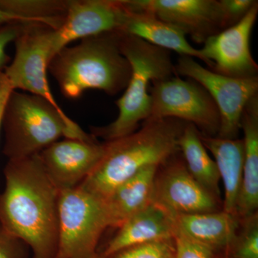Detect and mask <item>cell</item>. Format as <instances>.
<instances>
[{"label": "cell", "mask_w": 258, "mask_h": 258, "mask_svg": "<svg viewBox=\"0 0 258 258\" xmlns=\"http://www.w3.org/2000/svg\"><path fill=\"white\" fill-rule=\"evenodd\" d=\"M176 230L208 246L217 253H226L240 225V218L223 210L176 215Z\"/></svg>", "instance_id": "e0dca14e"}, {"label": "cell", "mask_w": 258, "mask_h": 258, "mask_svg": "<svg viewBox=\"0 0 258 258\" xmlns=\"http://www.w3.org/2000/svg\"><path fill=\"white\" fill-rule=\"evenodd\" d=\"M118 44L122 55L130 64L132 74L124 93L115 102L118 108L115 120L105 126L91 127L93 137L106 142L138 130L139 123L150 115L151 83L176 75L170 51L122 32Z\"/></svg>", "instance_id": "5b68a950"}, {"label": "cell", "mask_w": 258, "mask_h": 258, "mask_svg": "<svg viewBox=\"0 0 258 258\" xmlns=\"http://www.w3.org/2000/svg\"><path fill=\"white\" fill-rule=\"evenodd\" d=\"M106 144L96 139L81 140L64 138L39 153L47 175L59 190L79 186L99 164Z\"/></svg>", "instance_id": "5bb4252c"}, {"label": "cell", "mask_w": 258, "mask_h": 258, "mask_svg": "<svg viewBox=\"0 0 258 258\" xmlns=\"http://www.w3.org/2000/svg\"><path fill=\"white\" fill-rule=\"evenodd\" d=\"M149 93L152 103L148 119L176 118L195 125L204 135L217 137L220 113L201 85L193 80L173 76L154 81Z\"/></svg>", "instance_id": "52a82bcc"}, {"label": "cell", "mask_w": 258, "mask_h": 258, "mask_svg": "<svg viewBox=\"0 0 258 258\" xmlns=\"http://www.w3.org/2000/svg\"><path fill=\"white\" fill-rule=\"evenodd\" d=\"M119 34L111 32L83 39L52 57L47 71L64 97L76 99L88 90H99L113 96L125 89L132 69L120 52Z\"/></svg>", "instance_id": "3957f363"}, {"label": "cell", "mask_w": 258, "mask_h": 258, "mask_svg": "<svg viewBox=\"0 0 258 258\" xmlns=\"http://www.w3.org/2000/svg\"><path fill=\"white\" fill-rule=\"evenodd\" d=\"M225 257L258 258L257 212L240 219L239 230Z\"/></svg>", "instance_id": "603a6c76"}, {"label": "cell", "mask_w": 258, "mask_h": 258, "mask_svg": "<svg viewBox=\"0 0 258 258\" xmlns=\"http://www.w3.org/2000/svg\"><path fill=\"white\" fill-rule=\"evenodd\" d=\"M96 258H98V257H97Z\"/></svg>", "instance_id": "4dcf8cb0"}, {"label": "cell", "mask_w": 258, "mask_h": 258, "mask_svg": "<svg viewBox=\"0 0 258 258\" xmlns=\"http://www.w3.org/2000/svg\"><path fill=\"white\" fill-rule=\"evenodd\" d=\"M108 227L103 200L80 185L60 190L55 258H96L97 246Z\"/></svg>", "instance_id": "8992f818"}, {"label": "cell", "mask_w": 258, "mask_h": 258, "mask_svg": "<svg viewBox=\"0 0 258 258\" xmlns=\"http://www.w3.org/2000/svg\"><path fill=\"white\" fill-rule=\"evenodd\" d=\"M28 23V22H27L24 19L16 16V15L11 14V13L5 11L4 10L0 8V26L12 23Z\"/></svg>", "instance_id": "f546056e"}, {"label": "cell", "mask_w": 258, "mask_h": 258, "mask_svg": "<svg viewBox=\"0 0 258 258\" xmlns=\"http://www.w3.org/2000/svg\"><path fill=\"white\" fill-rule=\"evenodd\" d=\"M127 9L128 15L122 32L166 50L174 51L180 56L200 59L208 66V62L200 50L190 45L186 35L179 29L149 12Z\"/></svg>", "instance_id": "ac0fdd59"}, {"label": "cell", "mask_w": 258, "mask_h": 258, "mask_svg": "<svg viewBox=\"0 0 258 258\" xmlns=\"http://www.w3.org/2000/svg\"><path fill=\"white\" fill-rule=\"evenodd\" d=\"M221 8L223 30L230 28L245 17L257 1L255 0H219Z\"/></svg>", "instance_id": "484cf974"}, {"label": "cell", "mask_w": 258, "mask_h": 258, "mask_svg": "<svg viewBox=\"0 0 258 258\" xmlns=\"http://www.w3.org/2000/svg\"><path fill=\"white\" fill-rule=\"evenodd\" d=\"M186 122L176 118L147 119L142 128L105 142L104 155L80 184L101 200L149 166H160L179 152L178 141Z\"/></svg>", "instance_id": "7a4b0ae2"}, {"label": "cell", "mask_w": 258, "mask_h": 258, "mask_svg": "<svg viewBox=\"0 0 258 258\" xmlns=\"http://www.w3.org/2000/svg\"><path fill=\"white\" fill-rule=\"evenodd\" d=\"M110 258H175L174 240L134 246L117 252Z\"/></svg>", "instance_id": "cb8c5ba5"}, {"label": "cell", "mask_w": 258, "mask_h": 258, "mask_svg": "<svg viewBox=\"0 0 258 258\" xmlns=\"http://www.w3.org/2000/svg\"><path fill=\"white\" fill-rule=\"evenodd\" d=\"M69 1L0 0V8L28 23H41L57 30L63 23Z\"/></svg>", "instance_id": "7402d4cb"}, {"label": "cell", "mask_w": 258, "mask_h": 258, "mask_svg": "<svg viewBox=\"0 0 258 258\" xmlns=\"http://www.w3.org/2000/svg\"><path fill=\"white\" fill-rule=\"evenodd\" d=\"M200 134L195 125L186 123L178 141L179 152L191 175L205 189L220 199V177L216 163L209 155Z\"/></svg>", "instance_id": "44dd1931"}, {"label": "cell", "mask_w": 258, "mask_h": 258, "mask_svg": "<svg viewBox=\"0 0 258 258\" xmlns=\"http://www.w3.org/2000/svg\"><path fill=\"white\" fill-rule=\"evenodd\" d=\"M177 154L158 169L153 203L174 217L222 210L220 199L205 189L191 175L182 157H178Z\"/></svg>", "instance_id": "30bf717a"}, {"label": "cell", "mask_w": 258, "mask_h": 258, "mask_svg": "<svg viewBox=\"0 0 258 258\" xmlns=\"http://www.w3.org/2000/svg\"><path fill=\"white\" fill-rule=\"evenodd\" d=\"M128 10L124 0H71L60 28L54 30L51 59L75 40L122 32Z\"/></svg>", "instance_id": "8fae6325"}, {"label": "cell", "mask_w": 258, "mask_h": 258, "mask_svg": "<svg viewBox=\"0 0 258 258\" xmlns=\"http://www.w3.org/2000/svg\"><path fill=\"white\" fill-rule=\"evenodd\" d=\"M200 134L204 146L213 156L220 180L223 183L225 198L222 203V210L237 215L236 208L243 173L244 147L242 139L232 140L210 137L201 133Z\"/></svg>", "instance_id": "d6986e66"}, {"label": "cell", "mask_w": 258, "mask_h": 258, "mask_svg": "<svg viewBox=\"0 0 258 258\" xmlns=\"http://www.w3.org/2000/svg\"><path fill=\"white\" fill-rule=\"evenodd\" d=\"M14 91L12 88L10 81L7 79L3 71H0V130L3 123V113L7 101L12 91Z\"/></svg>", "instance_id": "f1b7e54d"}, {"label": "cell", "mask_w": 258, "mask_h": 258, "mask_svg": "<svg viewBox=\"0 0 258 258\" xmlns=\"http://www.w3.org/2000/svg\"><path fill=\"white\" fill-rule=\"evenodd\" d=\"M159 167L145 168L115 188L104 200L110 227L118 228L129 217L153 203Z\"/></svg>", "instance_id": "ffe728a7"}, {"label": "cell", "mask_w": 258, "mask_h": 258, "mask_svg": "<svg viewBox=\"0 0 258 258\" xmlns=\"http://www.w3.org/2000/svg\"><path fill=\"white\" fill-rule=\"evenodd\" d=\"M258 14V2L238 23L207 39L202 55L210 70L237 78L257 76L258 64L250 51V36Z\"/></svg>", "instance_id": "7c38bea8"}, {"label": "cell", "mask_w": 258, "mask_h": 258, "mask_svg": "<svg viewBox=\"0 0 258 258\" xmlns=\"http://www.w3.org/2000/svg\"><path fill=\"white\" fill-rule=\"evenodd\" d=\"M54 30L41 23L22 24L14 41V59L3 72L14 91L23 90L41 97L57 109L63 111L51 92L47 80Z\"/></svg>", "instance_id": "9c48e42d"}, {"label": "cell", "mask_w": 258, "mask_h": 258, "mask_svg": "<svg viewBox=\"0 0 258 258\" xmlns=\"http://www.w3.org/2000/svg\"><path fill=\"white\" fill-rule=\"evenodd\" d=\"M174 216L152 203L118 227L98 258H110L123 249L140 244L171 240L176 232Z\"/></svg>", "instance_id": "9a60e30c"}, {"label": "cell", "mask_w": 258, "mask_h": 258, "mask_svg": "<svg viewBox=\"0 0 258 258\" xmlns=\"http://www.w3.org/2000/svg\"><path fill=\"white\" fill-rule=\"evenodd\" d=\"M224 258H225V257H224Z\"/></svg>", "instance_id": "1f68e13d"}, {"label": "cell", "mask_w": 258, "mask_h": 258, "mask_svg": "<svg viewBox=\"0 0 258 258\" xmlns=\"http://www.w3.org/2000/svg\"><path fill=\"white\" fill-rule=\"evenodd\" d=\"M23 23H12L0 26V71H3L9 62L6 53V47L10 42H14Z\"/></svg>", "instance_id": "83f0119b"}, {"label": "cell", "mask_w": 258, "mask_h": 258, "mask_svg": "<svg viewBox=\"0 0 258 258\" xmlns=\"http://www.w3.org/2000/svg\"><path fill=\"white\" fill-rule=\"evenodd\" d=\"M131 10L152 13L204 44L223 30L220 2L217 0H125Z\"/></svg>", "instance_id": "4fadbf2b"}, {"label": "cell", "mask_w": 258, "mask_h": 258, "mask_svg": "<svg viewBox=\"0 0 258 258\" xmlns=\"http://www.w3.org/2000/svg\"><path fill=\"white\" fill-rule=\"evenodd\" d=\"M23 243L0 226V258H25Z\"/></svg>", "instance_id": "4316f807"}, {"label": "cell", "mask_w": 258, "mask_h": 258, "mask_svg": "<svg viewBox=\"0 0 258 258\" xmlns=\"http://www.w3.org/2000/svg\"><path fill=\"white\" fill-rule=\"evenodd\" d=\"M0 194V226L31 247L33 258H55L60 190L38 154L8 160Z\"/></svg>", "instance_id": "6da1fadb"}, {"label": "cell", "mask_w": 258, "mask_h": 258, "mask_svg": "<svg viewBox=\"0 0 258 258\" xmlns=\"http://www.w3.org/2000/svg\"><path fill=\"white\" fill-rule=\"evenodd\" d=\"M2 128L5 133L3 154L8 160L39 154L62 137L96 139L46 100L17 91H12L7 101Z\"/></svg>", "instance_id": "277c9868"}, {"label": "cell", "mask_w": 258, "mask_h": 258, "mask_svg": "<svg viewBox=\"0 0 258 258\" xmlns=\"http://www.w3.org/2000/svg\"><path fill=\"white\" fill-rule=\"evenodd\" d=\"M240 124L244 133V164L236 214L242 219L257 212L258 95L244 108Z\"/></svg>", "instance_id": "2e32d148"}, {"label": "cell", "mask_w": 258, "mask_h": 258, "mask_svg": "<svg viewBox=\"0 0 258 258\" xmlns=\"http://www.w3.org/2000/svg\"><path fill=\"white\" fill-rule=\"evenodd\" d=\"M173 240L175 258H220L214 249L189 238L179 231L176 230Z\"/></svg>", "instance_id": "d4e9b609"}, {"label": "cell", "mask_w": 258, "mask_h": 258, "mask_svg": "<svg viewBox=\"0 0 258 258\" xmlns=\"http://www.w3.org/2000/svg\"><path fill=\"white\" fill-rule=\"evenodd\" d=\"M177 76L193 80L212 97L220 113L217 137L237 139L245 106L258 95V77L237 79L217 74L203 67L192 57L180 56L175 66Z\"/></svg>", "instance_id": "ba28073f"}]
</instances>
